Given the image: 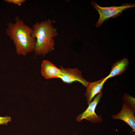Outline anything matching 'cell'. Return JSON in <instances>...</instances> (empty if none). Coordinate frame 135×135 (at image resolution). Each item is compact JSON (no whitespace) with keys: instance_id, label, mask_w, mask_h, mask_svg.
<instances>
[{"instance_id":"obj_1","label":"cell","mask_w":135,"mask_h":135,"mask_svg":"<svg viewBox=\"0 0 135 135\" xmlns=\"http://www.w3.org/2000/svg\"><path fill=\"white\" fill-rule=\"evenodd\" d=\"M15 20V23L7 24L6 33L13 41L17 54L25 56L34 50L36 40L31 35L32 28L26 25L18 17Z\"/></svg>"},{"instance_id":"obj_2","label":"cell","mask_w":135,"mask_h":135,"mask_svg":"<svg viewBox=\"0 0 135 135\" xmlns=\"http://www.w3.org/2000/svg\"><path fill=\"white\" fill-rule=\"evenodd\" d=\"M32 29V36L36 39L34 50L36 54L44 55L54 49L53 38L57 33L50 20L36 22Z\"/></svg>"},{"instance_id":"obj_3","label":"cell","mask_w":135,"mask_h":135,"mask_svg":"<svg viewBox=\"0 0 135 135\" xmlns=\"http://www.w3.org/2000/svg\"><path fill=\"white\" fill-rule=\"evenodd\" d=\"M92 5L98 12L100 17L96 24V27H100L106 20L110 18H114L121 14L126 10L135 6V4L132 3H124L119 6H112L108 7H102L94 1L91 2Z\"/></svg>"},{"instance_id":"obj_4","label":"cell","mask_w":135,"mask_h":135,"mask_svg":"<svg viewBox=\"0 0 135 135\" xmlns=\"http://www.w3.org/2000/svg\"><path fill=\"white\" fill-rule=\"evenodd\" d=\"M103 94L102 92L99 93L93 100L88 104L87 109L82 114L77 116L76 120L78 122H80L85 119L93 123L102 122L103 119L102 117L96 113L95 110Z\"/></svg>"},{"instance_id":"obj_5","label":"cell","mask_w":135,"mask_h":135,"mask_svg":"<svg viewBox=\"0 0 135 135\" xmlns=\"http://www.w3.org/2000/svg\"><path fill=\"white\" fill-rule=\"evenodd\" d=\"M61 74L59 77L64 83L70 84L73 82H78L86 88L89 82L85 80L81 74V72L77 68L71 69L61 67Z\"/></svg>"},{"instance_id":"obj_6","label":"cell","mask_w":135,"mask_h":135,"mask_svg":"<svg viewBox=\"0 0 135 135\" xmlns=\"http://www.w3.org/2000/svg\"><path fill=\"white\" fill-rule=\"evenodd\" d=\"M134 111L124 102L120 112L112 115L114 120H120L126 123L132 129L131 133L135 132V117Z\"/></svg>"},{"instance_id":"obj_7","label":"cell","mask_w":135,"mask_h":135,"mask_svg":"<svg viewBox=\"0 0 135 135\" xmlns=\"http://www.w3.org/2000/svg\"><path fill=\"white\" fill-rule=\"evenodd\" d=\"M41 73L46 79L59 78L61 74L60 69L48 60L43 61L41 65Z\"/></svg>"},{"instance_id":"obj_8","label":"cell","mask_w":135,"mask_h":135,"mask_svg":"<svg viewBox=\"0 0 135 135\" xmlns=\"http://www.w3.org/2000/svg\"><path fill=\"white\" fill-rule=\"evenodd\" d=\"M106 81L105 78L93 82H89L86 88V90L84 94L88 104L96 95L102 92L103 85Z\"/></svg>"},{"instance_id":"obj_9","label":"cell","mask_w":135,"mask_h":135,"mask_svg":"<svg viewBox=\"0 0 135 135\" xmlns=\"http://www.w3.org/2000/svg\"><path fill=\"white\" fill-rule=\"evenodd\" d=\"M129 64L128 60L126 58L116 61L112 66L110 72L105 78L107 80L110 78L121 75L126 70Z\"/></svg>"},{"instance_id":"obj_10","label":"cell","mask_w":135,"mask_h":135,"mask_svg":"<svg viewBox=\"0 0 135 135\" xmlns=\"http://www.w3.org/2000/svg\"><path fill=\"white\" fill-rule=\"evenodd\" d=\"M124 103L135 112V99L126 93H125L122 97Z\"/></svg>"},{"instance_id":"obj_11","label":"cell","mask_w":135,"mask_h":135,"mask_svg":"<svg viewBox=\"0 0 135 135\" xmlns=\"http://www.w3.org/2000/svg\"><path fill=\"white\" fill-rule=\"evenodd\" d=\"M11 118L10 116H0V125H7V123L11 121Z\"/></svg>"},{"instance_id":"obj_12","label":"cell","mask_w":135,"mask_h":135,"mask_svg":"<svg viewBox=\"0 0 135 135\" xmlns=\"http://www.w3.org/2000/svg\"><path fill=\"white\" fill-rule=\"evenodd\" d=\"M25 0H5V2L8 3H13L16 5L20 6L25 1Z\"/></svg>"},{"instance_id":"obj_13","label":"cell","mask_w":135,"mask_h":135,"mask_svg":"<svg viewBox=\"0 0 135 135\" xmlns=\"http://www.w3.org/2000/svg\"><path fill=\"white\" fill-rule=\"evenodd\" d=\"M132 135H135V134L134 133V134H133Z\"/></svg>"}]
</instances>
